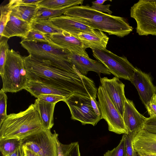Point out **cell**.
<instances>
[{"instance_id":"1","label":"cell","mask_w":156,"mask_h":156,"mask_svg":"<svg viewBox=\"0 0 156 156\" xmlns=\"http://www.w3.org/2000/svg\"><path fill=\"white\" fill-rule=\"evenodd\" d=\"M23 60L30 81L96 99L98 89L94 81L81 74L71 63L59 65L29 55Z\"/></svg>"},{"instance_id":"2","label":"cell","mask_w":156,"mask_h":156,"mask_svg":"<svg viewBox=\"0 0 156 156\" xmlns=\"http://www.w3.org/2000/svg\"><path fill=\"white\" fill-rule=\"evenodd\" d=\"M64 15L79 18L95 30L119 37L128 35L133 29L125 18L99 12L88 5L72 6Z\"/></svg>"},{"instance_id":"3","label":"cell","mask_w":156,"mask_h":156,"mask_svg":"<svg viewBox=\"0 0 156 156\" xmlns=\"http://www.w3.org/2000/svg\"><path fill=\"white\" fill-rule=\"evenodd\" d=\"M43 129L39 112L32 104L24 111L7 115L0 126V140L20 139Z\"/></svg>"},{"instance_id":"4","label":"cell","mask_w":156,"mask_h":156,"mask_svg":"<svg viewBox=\"0 0 156 156\" xmlns=\"http://www.w3.org/2000/svg\"><path fill=\"white\" fill-rule=\"evenodd\" d=\"M2 89L5 93H16L25 89L29 81L23 57L13 49H9L1 77Z\"/></svg>"},{"instance_id":"5","label":"cell","mask_w":156,"mask_h":156,"mask_svg":"<svg viewBox=\"0 0 156 156\" xmlns=\"http://www.w3.org/2000/svg\"><path fill=\"white\" fill-rule=\"evenodd\" d=\"M131 17L136 23L140 35L156 36V2L155 0H140L131 7Z\"/></svg>"},{"instance_id":"6","label":"cell","mask_w":156,"mask_h":156,"mask_svg":"<svg viewBox=\"0 0 156 156\" xmlns=\"http://www.w3.org/2000/svg\"><path fill=\"white\" fill-rule=\"evenodd\" d=\"M58 134L55 131L42 129L20 139L24 147L40 156H58Z\"/></svg>"},{"instance_id":"7","label":"cell","mask_w":156,"mask_h":156,"mask_svg":"<svg viewBox=\"0 0 156 156\" xmlns=\"http://www.w3.org/2000/svg\"><path fill=\"white\" fill-rule=\"evenodd\" d=\"M20 43L29 55L59 65L71 63L69 59L71 52L66 50L42 42L22 40Z\"/></svg>"},{"instance_id":"8","label":"cell","mask_w":156,"mask_h":156,"mask_svg":"<svg viewBox=\"0 0 156 156\" xmlns=\"http://www.w3.org/2000/svg\"><path fill=\"white\" fill-rule=\"evenodd\" d=\"M91 49L94 57L102 63L115 77L129 81L136 68L126 57L119 56L106 49Z\"/></svg>"},{"instance_id":"9","label":"cell","mask_w":156,"mask_h":156,"mask_svg":"<svg viewBox=\"0 0 156 156\" xmlns=\"http://www.w3.org/2000/svg\"><path fill=\"white\" fill-rule=\"evenodd\" d=\"M70 110L72 119L80 121L82 125L94 126L101 119L95 113L90 97L73 94L64 101Z\"/></svg>"},{"instance_id":"10","label":"cell","mask_w":156,"mask_h":156,"mask_svg":"<svg viewBox=\"0 0 156 156\" xmlns=\"http://www.w3.org/2000/svg\"><path fill=\"white\" fill-rule=\"evenodd\" d=\"M97 96L102 118L107 122L108 130L117 134H127L123 117L101 86H100L98 89Z\"/></svg>"},{"instance_id":"11","label":"cell","mask_w":156,"mask_h":156,"mask_svg":"<svg viewBox=\"0 0 156 156\" xmlns=\"http://www.w3.org/2000/svg\"><path fill=\"white\" fill-rule=\"evenodd\" d=\"M102 87L108 93L115 107L123 117L127 98L124 92L125 85L116 77L112 79L107 77L100 78Z\"/></svg>"},{"instance_id":"12","label":"cell","mask_w":156,"mask_h":156,"mask_svg":"<svg viewBox=\"0 0 156 156\" xmlns=\"http://www.w3.org/2000/svg\"><path fill=\"white\" fill-rule=\"evenodd\" d=\"M49 44L76 54L89 56L80 40L76 37L65 31L61 33L46 34Z\"/></svg>"},{"instance_id":"13","label":"cell","mask_w":156,"mask_h":156,"mask_svg":"<svg viewBox=\"0 0 156 156\" xmlns=\"http://www.w3.org/2000/svg\"><path fill=\"white\" fill-rule=\"evenodd\" d=\"M48 20L58 28L76 37L81 33L90 32L95 30L77 17L62 15L50 18Z\"/></svg>"},{"instance_id":"14","label":"cell","mask_w":156,"mask_h":156,"mask_svg":"<svg viewBox=\"0 0 156 156\" xmlns=\"http://www.w3.org/2000/svg\"><path fill=\"white\" fill-rule=\"evenodd\" d=\"M129 81L136 87L141 101L146 106L156 93L155 87L151 76L136 68Z\"/></svg>"},{"instance_id":"15","label":"cell","mask_w":156,"mask_h":156,"mask_svg":"<svg viewBox=\"0 0 156 156\" xmlns=\"http://www.w3.org/2000/svg\"><path fill=\"white\" fill-rule=\"evenodd\" d=\"M123 118L127 134L133 138L140 130L143 129L147 118L138 112L133 101L127 98Z\"/></svg>"},{"instance_id":"16","label":"cell","mask_w":156,"mask_h":156,"mask_svg":"<svg viewBox=\"0 0 156 156\" xmlns=\"http://www.w3.org/2000/svg\"><path fill=\"white\" fill-rule=\"evenodd\" d=\"M69 59L71 64L83 75L86 76L90 71H94L98 74H111L102 63L98 61L91 59L89 56L81 55L71 52Z\"/></svg>"},{"instance_id":"17","label":"cell","mask_w":156,"mask_h":156,"mask_svg":"<svg viewBox=\"0 0 156 156\" xmlns=\"http://www.w3.org/2000/svg\"><path fill=\"white\" fill-rule=\"evenodd\" d=\"M132 144L139 155L156 154V134L142 129L133 137Z\"/></svg>"},{"instance_id":"18","label":"cell","mask_w":156,"mask_h":156,"mask_svg":"<svg viewBox=\"0 0 156 156\" xmlns=\"http://www.w3.org/2000/svg\"><path fill=\"white\" fill-rule=\"evenodd\" d=\"M77 37L82 43L84 48L99 50L106 49L109 38L103 31L94 30L81 33Z\"/></svg>"},{"instance_id":"19","label":"cell","mask_w":156,"mask_h":156,"mask_svg":"<svg viewBox=\"0 0 156 156\" xmlns=\"http://www.w3.org/2000/svg\"><path fill=\"white\" fill-rule=\"evenodd\" d=\"M32 29L31 23L10 15L4 30L2 37L9 38L14 36L25 38Z\"/></svg>"},{"instance_id":"20","label":"cell","mask_w":156,"mask_h":156,"mask_svg":"<svg viewBox=\"0 0 156 156\" xmlns=\"http://www.w3.org/2000/svg\"><path fill=\"white\" fill-rule=\"evenodd\" d=\"M24 89L37 98L41 95L48 94L61 95L66 98L73 94L67 91L56 88L49 85L30 80Z\"/></svg>"},{"instance_id":"21","label":"cell","mask_w":156,"mask_h":156,"mask_svg":"<svg viewBox=\"0 0 156 156\" xmlns=\"http://www.w3.org/2000/svg\"><path fill=\"white\" fill-rule=\"evenodd\" d=\"M40 115L45 129H51L54 125V112L56 103H51L36 99L34 104Z\"/></svg>"},{"instance_id":"22","label":"cell","mask_w":156,"mask_h":156,"mask_svg":"<svg viewBox=\"0 0 156 156\" xmlns=\"http://www.w3.org/2000/svg\"><path fill=\"white\" fill-rule=\"evenodd\" d=\"M38 8V6L35 5H19L10 9L11 15L31 23L35 19Z\"/></svg>"},{"instance_id":"23","label":"cell","mask_w":156,"mask_h":156,"mask_svg":"<svg viewBox=\"0 0 156 156\" xmlns=\"http://www.w3.org/2000/svg\"><path fill=\"white\" fill-rule=\"evenodd\" d=\"M83 1V0H41L37 5L48 9L68 8L81 5Z\"/></svg>"},{"instance_id":"24","label":"cell","mask_w":156,"mask_h":156,"mask_svg":"<svg viewBox=\"0 0 156 156\" xmlns=\"http://www.w3.org/2000/svg\"><path fill=\"white\" fill-rule=\"evenodd\" d=\"M32 29L38 30L45 34L62 33L63 31L51 23L48 19H35L31 23Z\"/></svg>"},{"instance_id":"25","label":"cell","mask_w":156,"mask_h":156,"mask_svg":"<svg viewBox=\"0 0 156 156\" xmlns=\"http://www.w3.org/2000/svg\"><path fill=\"white\" fill-rule=\"evenodd\" d=\"M22 145L20 140L10 138L0 140V151L3 156L14 152Z\"/></svg>"},{"instance_id":"26","label":"cell","mask_w":156,"mask_h":156,"mask_svg":"<svg viewBox=\"0 0 156 156\" xmlns=\"http://www.w3.org/2000/svg\"><path fill=\"white\" fill-rule=\"evenodd\" d=\"M68 8L48 9L39 7L35 19L47 20L61 16L64 14Z\"/></svg>"},{"instance_id":"27","label":"cell","mask_w":156,"mask_h":156,"mask_svg":"<svg viewBox=\"0 0 156 156\" xmlns=\"http://www.w3.org/2000/svg\"><path fill=\"white\" fill-rule=\"evenodd\" d=\"M104 156H126L125 135H123L119 145L112 150H108Z\"/></svg>"},{"instance_id":"28","label":"cell","mask_w":156,"mask_h":156,"mask_svg":"<svg viewBox=\"0 0 156 156\" xmlns=\"http://www.w3.org/2000/svg\"><path fill=\"white\" fill-rule=\"evenodd\" d=\"M0 39V75L2 77L4 73V68L6 58V53L9 49L8 43V38H3Z\"/></svg>"},{"instance_id":"29","label":"cell","mask_w":156,"mask_h":156,"mask_svg":"<svg viewBox=\"0 0 156 156\" xmlns=\"http://www.w3.org/2000/svg\"><path fill=\"white\" fill-rule=\"evenodd\" d=\"M0 10V39L2 37V35L5 27L9 20L11 13V10L6 5L1 6Z\"/></svg>"},{"instance_id":"30","label":"cell","mask_w":156,"mask_h":156,"mask_svg":"<svg viewBox=\"0 0 156 156\" xmlns=\"http://www.w3.org/2000/svg\"><path fill=\"white\" fill-rule=\"evenodd\" d=\"M23 40L37 41L49 43V41L46 34L41 32L34 29H32L27 36Z\"/></svg>"},{"instance_id":"31","label":"cell","mask_w":156,"mask_h":156,"mask_svg":"<svg viewBox=\"0 0 156 156\" xmlns=\"http://www.w3.org/2000/svg\"><path fill=\"white\" fill-rule=\"evenodd\" d=\"M7 96L2 89L0 90V126L7 116L6 113Z\"/></svg>"},{"instance_id":"32","label":"cell","mask_w":156,"mask_h":156,"mask_svg":"<svg viewBox=\"0 0 156 156\" xmlns=\"http://www.w3.org/2000/svg\"><path fill=\"white\" fill-rule=\"evenodd\" d=\"M66 98L62 96L53 94H42L37 98L40 101L51 103H56L58 102L64 101Z\"/></svg>"},{"instance_id":"33","label":"cell","mask_w":156,"mask_h":156,"mask_svg":"<svg viewBox=\"0 0 156 156\" xmlns=\"http://www.w3.org/2000/svg\"><path fill=\"white\" fill-rule=\"evenodd\" d=\"M41 0H11L7 4L10 10L12 8L21 5H37Z\"/></svg>"},{"instance_id":"34","label":"cell","mask_w":156,"mask_h":156,"mask_svg":"<svg viewBox=\"0 0 156 156\" xmlns=\"http://www.w3.org/2000/svg\"><path fill=\"white\" fill-rule=\"evenodd\" d=\"M125 137L126 156H138V154L132 145L133 137L127 134H124Z\"/></svg>"},{"instance_id":"35","label":"cell","mask_w":156,"mask_h":156,"mask_svg":"<svg viewBox=\"0 0 156 156\" xmlns=\"http://www.w3.org/2000/svg\"><path fill=\"white\" fill-rule=\"evenodd\" d=\"M143 129L151 133L156 134V117L147 118Z\"/></svg>"},{"instance_id":"36","label":"cell","mask_w":156,"mask_h":156,"mask_svg":"<svg viewBox=\"0 0 156 156\" xmlns=\"http://www.w3.org/2000/svg\"><path fill=\"white\" fill-rule=\"evenodd\" d=\"M145 107L150 117H156V93L150 102Z\"/></svg>"},{"instance_id":"37","label":"cell","mask_w":156,"mask_h":156,"mask_svg":"<svg viewBox=\"0 0 156 156\" xmlns=\"http://www.w3.org/2000/svg\"><path fill=\"white\" fill-rule=\"evenodd\" d=\"M65 156H80L78 142L72 143Z\"/></svg>"},{"instance_id":"38","label":"cell","mask_w":156,"mask_h":156,"mask_svg":"<svg viewBox=\"0 0 156 156\" xmlns=\"http://www.w3.org/2000/svg\"><path fill=\"white\" fill-rule=\"evenodd\" d=\"M58 156H65V155L70 146V144H64L60 142L58 140L57 141Z\"/></svg>"},{"instance_id":"39","label":"cell","mask_w":156,"mask_h":156,"mask_svg":"<svg viewBox=\"0 0 156 156\" xmlns=\"http://www.w3.org/2000/svg\"><path fill=\"white\" fill-rule=\"evenodd\" d=\"M111 5L108 4L107 5H96L92 4L91 7V8L101 12H107L108 14L111 15L112 12L110 10L109 7Z\"/></svg>"},{"instance_id":"40","label":"cell","mask_w":156,"mask_h":156,"mask_svg":"<svg viewBox=\"0 0 156 156\" xmlns=\"http://www.w3.org/2000/svg\"><path fill=\"white\" fill-rule=\"evenodd\" d=\"M92 107L96 114L101 119H102L101 110L98 101L96 99L90 97Z\"/></svg>"},{"instance_id":"41","label":"cell","mask_w":156,"mask_h":156,"mask_svg":"<svg viewBox=\"0 0 156 156\" xmlns=\"http://www.w3.org/2000/svg\"><path fill=\"white\" fill-rule=\"evenodd\" d=\"M6 156H24V148L22 145L13 152Z\"/></svg>"},{"instance_id":"42","label":"cell","mask_w":156,"mask_h":156,"mask_svg":"<svg viewBox=\"0 0 156 156\" xmlns=\"http://www.w3.org/2000/svg\"><path fill=\"white\" fill-rule=\"evenodd\" d=\"M23 147L24 148V156H40L33 152L27 149L23 146Z\"/></svg>"},{"instance_id":"43","label":"cell","mask_w":156,"mask_h":156,"mask_svg":"<svg viewBox=\"0 0 156 156\" xmlns=\"http://www.w3.org/2000/svg\"><path fill=\"white\" fill-rule=\"evenodd\" d=\"M106 0H98L95 1H93L92 2V4L96 5H103L104 2L106 1Z\"/></svg>"},{"instance_id":"44","label":"cell","mask_w":156,"mask_h":156,"mask_svg":"<svg viewBox=\"0 0 156 156\" xmlns=\"http://www.w3.org/2000/svg\"><path fill=\"white\" fill-rule=\"evenodd\" d=\"M138 156H156L153 154H145L142 156H140L138 155Z\"/></svg>"},{"instance_id":"45","label":"cell","mask_w":156,"mask_h":156,"mask_svg":"<svg viewBox=\"0 0 156 156\" xmlns=\"http://www.w3.org/2000/svg\"><path fill=\"white\" fill-rule=\"evenodd\" d=\"M153 155H155V156H156V154H153Z\"/></svg>"},{"instance_id":"46","label":"cell","mask_w":156,"mask_h":156,"mask_svg":"<svg viewBox=\"0 0 156 156\" xmlns=\"http://www.w3.org/2000/svg\"><path fill=\"white\" fill-rule=\"evenodd\" d=\"M155 88H156V86L155 87Z\"/></svg>"},{"instance_id":"47","label":"cell","mask_w":156,"mask_h":156,"mask_svg":"<svg viewBox=\"0 0 156 156\" xmlns=\"http://www.w3.org/2000/svg\"><path fill=\"white\" fill-rule=\"evenodd\" d=\"M155 1V2H156V1Z\"/></svg>"}]
</instances>
